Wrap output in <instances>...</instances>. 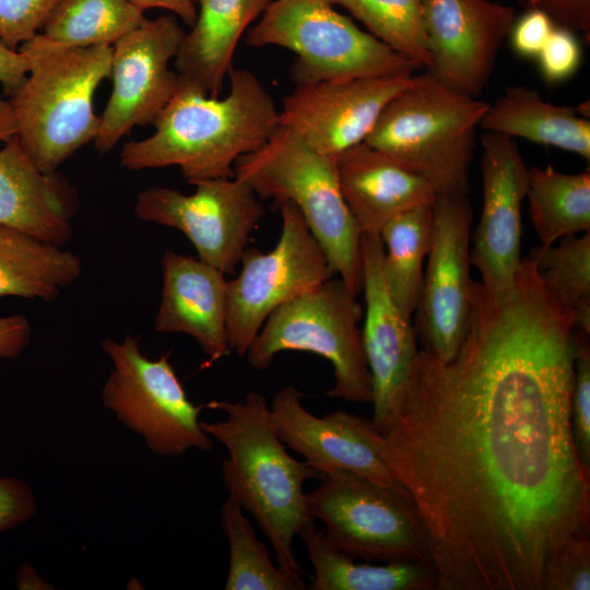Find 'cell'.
<instances>
[{
	"instance_id": "6da1fadb",
	"label": "cell",
	"mask_w": 590,
	"mask_h": 590,
	"mask_svg": "<svg viewBox=\"0 0 590 590\" xmlns=\"http://www.w3.org/2000/svg\"><path fill=\"white\" fill-rule=\"evenodd\" d=\"M571 334L524 258L506 291L472 281L450 361L418 350L377 447L426 529L437 590H542L553 554L589 535Z\"/></svg>"
},
{
	"instance_id": "7a4b0ae2",
	"label": "cell",
	"mask_w": 590,
	"mask_h": 590,
	"mask_svg": "<svg viewBox=\"0 0 590 590\" xmlns=\"http://www.w3.org/2000/svg\"><path fill=\"white\" fill-rule=\"evenodd\" d=\"M229 91L211 97L179 80L148 138L127 142L120 164L129 170L177 166L191 185L234 177L236 161L260 149L280 126L279 109L260 80L232 69Z\"/></svg>"
},
{
	"instance_id": "3957f363",
	"label": "cell",
	"mask_w": 590,
	"mask_h": 590,
	"mask_svg": "<svg viewBox=\"0 0 590 590\" xmlns=\"http://www.w3.org/2000/svg\"><path fill=\"white\" fill-rule=\"evenodd\" d=\"M203 406L223 411L225 421L206 423L202 429L227 450L223 484L257 521L274 551L278 566L305 588L293 542L314 518L304 484L320 474L290 456L279 438L271 409L261 393L250 391L244 401H211Z\"/></svg>"
},
{
	"instance_id": "277c9868",
	"label": "cell",
	"mask_w": 590,
	"mask_h": 590,
	"mask_svg": "<svg viewBox=\"0 0 590 590\" xmlns=\"http://www.w3.org/2000/svg\"><path fill=\"white\" fill-rule=\"evenodd\" d=\"M19 50L28 71L9 94L15 135L40 172L56 174L97 135L94 94L110 75L113 46L64 47L37 34Z\"/></svg>"
},
{
	"instance_id": "5b68a950",
	"label": "cell",
	"mask_w": 590,
	"mask_h": 590,
	"mask_svg": "<svg viewBox=\"0 0 590 590\" xmlns=\"http://www.w3.org/2000/svg\"><path fill=\"white\" fill-rule=\"evenodd\" d=\"M488 105L428 72L415 74L364 143L426 179L437 194H468L476 131Z\"/></svg>"
},
{
	"instance_id": "8992f818",
	"label": "cell",
	"mask_w": 590,
	"mask_h": 590,
	"mask_svg": "<svg viewBox=\"0 0 590 590\" xmlns=\"http://www.w3.org/2000/svg\"><path fill=\"white\" fill-rule=\"evenodd\" d=\"M234 176L260 200L293 203L334 272L357 296L363 290L362 229L341 191L337 162L279 126L257 151L240 156Z\"/></svg>"
},
{
	"instance_id": "52a82bcc",
	"label": "cell",
	"mask_w": 590,
	"mask_h": 590,
	"mask_svg": "<svg viewBox=\"0 0 590 590\" xmlns=\"http://www.w3.org/2000/svg\"><path fill=\"white\" fill-rule=\"evenodd\" d=\"M249 46H279L296 60V85L414 73L420 67L391 50L324 0H272L248 31Z\"/></svg>"
},
{
	"instance_id": "ba28073f",
	"label": "cell",
	"mask_w": 590,
	"mask_h": 590,
	"mask_svg": "<svg viewBox=\"0 0 590 590\" xmlns=\"http://www.w3.org/2000/svg\"><path fill=\"white\" fill-rule=\"evenodd\" d=\"M342 279L331 278L293 298L264 321L247 353L249 365L267 369L276 354L302 351L326 358L334 384L327 396L370 403L371 380L358 323L363 308Z\"/></svg>"
},
{
	"instance_id": "9c48e42d",
	"label": "cell",
	"mask_w": 590,
	"mask_h": 590,
	"mask_svg": "<svg viewBox=\"0 0 590 590\" xmlns=\"http://www.w3.org/2000/svg\"><path fill=\"white\" fill-rule=\"evenodd\" d=\"M319 479L306 502L310 516L324 523L330 545L353 558L433 564L426 529L409 494L342 470Z\"/></svg>"
},
{
	"instance_id": "30bf717a",
	"label": "cell",
	"mask_w": 590,
	"mask_h": 590,
	"mask_svg": "<svg viewBox=\"0 0 590 590\" xmlns=\"http://www.w3.org/2000/svg\"><path fill=\"white\" fill-rule=\"evenodd\" d=\"M102 347L114 366L103 388V403L152 452L176 457L190 449H212L213 440L200 425L203 405L187 397L169 353L150 359L141 352L140 338L129 334L121 342L105 339Z\"/></svg>"
},
{
	"instance_id": "8fae6325",
	"label": "cell",
	"mask_w": 590,
	"mask_h": 590,
	"mask_svg": "<svg viewBox=\"0 0 590 590\" xmlns=\"http://www.w3.org/2000/svg\"><path fill=\"white\" fill-rule=\"evenodd\" d=\"M282 231L269 252L246 248L240 271L226 284V327L231 351L245 356L270 314L334 276L328 258L291 202L276 205Z\"/></svg>"
},
{
	"instance_id": "7c38bea8",
	"label": "cell",
	"mask_w": 590,
	"mask_h": 590,
	"mask_svg": "<svg viewBox=\"0 0 590 590\" xmlns=\"http://www.w3.org/2000/svg\"><path fill=\"white\" fill-rule=\"evenodd\" d=\"M193 186L196 190L190 194L162 186L142 190L135 200V215L180 231L200 260L232 274L264 214L261 200L235 176L202 180Z\"/></svg>"
},
{
	"instance_id": "4fadbf2b",
	"label": "cell",
	"mask_w": 590,
	"mask_h": 590,
	"mask_svg": "<svg viewBox=\"0 0 590 590\" xmlns=\"http://www.w3.org/2000/svg\"><path fill=\"white\" fill-rule=\"evenodd\" d=\"M185 31L174 14L144 19L113 45V90L94 140L104 154L134 127L154 123L175 94L179 78L169 69Z\"/></svg>"
},
{
	"instance_id": "5bb4252c",
	"label": "cell",
	"mask_w": 590,
	"mask_h": 590,
	"mask_svg": "<svg viewBox=\"0 0 590 590\" xmlns=\"http://www.w3.org/2000/svg\"><path fill=\"white\" fill-rule=\"evenodd\" d=\"M432 212L417 326L423 350L448 362L463 340L470 310L472 211L468 194H437Z\"/></svg>"
},
{
	"instance_id": "9a60e30c",
	"label": "cell",
	"mask_w": 590,
	"mask_h": 590,
	"mask_svg": "<svg viewBox=\"0 0 590 590\" xmlns=\"http://www.w3.org/2000/svg\"><path fill=\"white\" fill-rule=\"evenodd\" d=\"M414 73L296 85L279 110V123L337 162L363 143L380 113L412 83Z\"/></svg>"
},
{
	"instance_id": "2e32d148",
	"label": "cell",
	"mask_w": 590,
	"mask_h": 590,
	"mask_svg": "<svg viewBox=\"0 0 590 590\" xmlns=\"http://www.w3.org/2000/svg\"><path fill=\"white\" fill-rule=\"evenodd\" d=\"M428 73L479 97L516 22L514 8L492 0H424Z\"/></svg>"
},
{
	"instance_id": "e0dca14e",
	"label": "cell",
	"mask_w": 590,
	"mask_h": 590,
	"mask_svg": "<svg viewBox=\"0 0 590 590\" xmlns=\"http://www.w3.org/2000/svg\"><path fill=\"white\" fill-rule=\"evenodd\" d=\"M481 173L483 209L473 236L470 262L493 292L514 285L521 263V205L528 173L514 138L483 131Z\"/></svg>"
},
{
	"instance_id": "ac0fdd59",
	"label": "cell",
	"mask_w": 590,
	"mask_h": 590,
	"mask_svg": "<svg viewBox=\"0 0 590 590\" xmlns=\"http://www.w3.org/2000/svg\"><path fill=\"white\" fill-rule=\"evenodd\" d=\"M302 398L298 389L285 386L270 406L284 445L319 474L347 471L409 494L380 456L371 420L341 410L318 417L302 405Z\"/></svg>"
},
{
	"instance_id": "d6986e66",
	"label": "cell",
	"mask_w": 590,
	"mask_h": 590,
	"mask_svg": "<svg viewBox=\"0 0 590 590\" xmlns=\"http://www.w3.org/2000/svg\"><path fill=\"white\" fill-rule=\"evenodd\" d=\"M378 233L362 234L365 323L363 350L370 374L373 418L382 435L391 424L398 401L417 355L416 331L397 307L387 290Z\"/></svg>"
},
{
	"instance_id": "ffe728a7",
	"label": "cell",
	"mask_w": 590,
	"mask_h": 590,
	"mask_svg": "<svg viewBox=\"0 0 590 590\" xmlns=\"http://www.w3.org/2000/svg\"><path fill=\"white\" fill-rule=\"evenodd\" d=\"M162 296L154 330L186 333L206 356L203 367L229 355L225 273L172 250L162 258Z\"/></svg>"
},
{
	"instance_id": "44dd1931",
	"label": "cell",
	"mask_w": 590,
	"mask_h": 590,
	"mask_svg": "<svg viewBox=\"0 0 590 590\" xmlns=\"http://www.w3.org/2000/svg\"><path fill=\"white\" fill-rule=\"evenodd\" d=\"M74 191L58 173L40 172L16 135L0 149V224L62 246L72 237Z\"/></svg>"
},
{
	"instance_id": "7402d4cb",
	"label": "cell",
	"mask_w": 590,
	"mask_h": 590,
	"mask_svg": "<svg viewBox=\"0 0 590 590\" xmlns=\"http://www.w3.org/2000/svg\"><path fill=\"white\" fill-rule=\"evenodd\" d=\"M344 200L363 233H378L393 216L433 204L437 193L420 175L361 143L337 161Z\"/></svg>"
},
{
	"instance_id": "603a6c76",
	"label": "cell",
	"mask_w": 590,
	"mask_h": 590,
	"mask_svg": "<svg viewBox=\"0 0 590 590\" xmlns=\"http://www.w3.org/2000/svg\"><path fill=\"white\" fill-rule=\"evenodd\" d=\"M197 19L175 57L181 82L217 97L233 69L237 44L272 0H194Z\"/></svg>"
},
{
	"instance_id": "cb8c5ba5",
	"label": "cell",
	"mask_w": 590,
	"mask_h": 590,
	"mask_svg": "<svg viewBox=\"0 0 590 590\" xmlns=\"http://www.w3.org/2000/svg\"><path fill=\"white\" fill-rule=\"evenodd\" d=\"M480 128L554 146L590 160V121L575 108L546 102L526 86H509L488 105Z\"/></svg>"
},
{
	"instance_id": "d4e9b609",
	"label": "cell",
	"mask_w": 590,
	"mask_h": 590,
	"mask_svg": "<svg viewBox=\"0 0 590 590\" xmlns=\"http://www.w3.org/2000/svg\"><path fill=\"white\" fill-rule=\"evenodd\" d=\"M298 535L315 569L310 585L314 590H437V573L432 563H357L330 545L314 521Z\"/></svg>"
},
{
	"instance_id": "484cf974",
	"label": "cell",
	"mask_w": 590,
	"mask_h": 590,
	"mask_svg": "<svg viewBox=\"0 0 590 590\" xmlns=\"http://www.w3.org/2000/svg\"><path fill=\"white\" fill-rule=\"evenodd\" d=\"M81 272L75 253L0 224V297L50 302Z\"/></svg>"
},
{
	"instance_id": "4316f807",
	"label": "cell",
	"mask_w": 590,
	"mask_h": 590,
	"mask_svg": "<svg viewBox=\"0 0 590 590\" xmlns=\"http://www.w3.org/2000/svg\"><path fill=\"white\" fill-rule=\"evenodd\" d=\"M529 213L541 246L590 232V169L565 174L553 166L531 167Z\"/></svg>"
},
{
	"instance_id": "83f0119b",
	"label": "cell",
	"mask_w": 590,
	"mask_h": 590,
	"mask_svg": "<svg viewBox=\"0 0 590 590\" xmlns=\"http://www.w3.org/2000/svg\"><path fill=\"white\" fill-rule=\"evenodd\" d=\"M432 219V204H424L393 216L379 232L387 290L410 320L420 299L423 262L430 245Z\"/></svg>"
},
{
	"instance_id": "f1b7e54d",
	"label": "cell",
	"mask_w": 590,
	"mask_h": 590,
	"mask_svg": "<svg viewBox=\"0 0 590 590\" xmlns=\"http://www.w3.org/2000/svg\"><path fill=\"white\" fill-rule=\"evenodd\" d=\"M144 19L129 0H58L38 34L64 47L113 46Z\"/></svg>"
},
{
	"instance_id": "f546056e",
	"label": "cell",
	"mask_w": 590,
	"mask_h": 590,
	"mask_svg": "<svg viewBox=\"0 0 590 590\" xmlns=\"http://www.w3.org/2000/svg\"><path fill=\"white\" fill-rule=\"evenodd\" d=\"M529 258L547 292L570 316L573 329L590 333V232L540 245Z\"/></svg>"
},
{
	"instance_id": "4dcf8cb0",
	"label": "cell",
	"mask_w": 590,
	"mask_h": 590,
	"mask_svg": "<svg viewBox=\"0 0 590 590\" xmlns=\"http://www.w3.org/2000/svg\"><path fill=\"white\" fill-rule=\"evenodd\" d=\"M240 503L228 495L221 512L229 545V569L225 590L304 589L275 566L266 545L257 538Z\"/></svg>"
},
{
	"instance_id": "1f68e13d",
	"label": "cell",
	"mask_w": 590,
	"mask_h": 590,
	"mask_svg": "<svg viewBox=\"0 0 590 590\" xmlns=\"http://www.w3.org/2000/svg\"><path fill=\"white\" fill-rule=\"evenodd\" d=\"M368 33L420 68L430 67L424 0H337Z\"/></svg>"
},
{
	"instance_id": "d6a6232c",
	"label": "cell",
	"mask_w": 590,
	"mask_h": 590,
	"mask_svg": "<svg viewBox=\"0 0 590 590\" xmlns=\"http://www.w3.org/2000/svg\"><path fill=\"white\" fill-rule=\"evenodd\" d=\"M574 385L571 435L578 459L590 475V345L589 333L573 329Z\"/></svg>"
},
{
	"instance_id": "836d02e7",
	"label": "cell",
	"mask_w": 590,
	"mask_h": 590,
	"mask_svg": "<svg viewBox=\"0 0 590 590\" xmlns=\"http://www.w3.org/2000/svg\"><path fill=\"white\" fill-rule=\"evenodd\" d=\"M590 589L589 535L568 540L546 563L542 590Z\"/></svg>"
},
{
	"instance_id": "e575fe53",
	"label": "cell",
	"mask_w": 590,
	"mask_h": 590,
	"mask_svg": "<svg viewBox=\"0 0 590 590\" xmlns=\"http://www.w3.org/2000/svg\"><path fill=\"white\" fill-rule=\"evenodd\" d=\"M58 0H0V38L12 49L35 37Z\"/></svg>"
},
{
	"instance_id": "d590c367",
	"label": "cell",
	"mask_w": 590,
	"mask_h": 590,
	"mask_svg": "<svg viewBox=\"0 0 590 590\" xmlns=\"http://www.w3.org/2000/svg\"><path fill=\"white\" fill-rule=\"evenodd\" d=\"M536 58L541 73L548 83L569 79L581 61V48L575 32L555 25Z\"/></svg>"
},
{
	"instance_id": "8d00e7d4",
	"label": "cell",
	"mask_w": 590,
	"mask_h": 590,
	"mask_svg": "<svg viewBox=\"0 0 590 590\" xmlns=\"http://www.w3.org/2000/svg\"><path fill=\"white\" fill-rule=\"evenodd\" d=\"M36 509L34 494L26 483L0 477V532L25 523Z\"/></svg>"
},
{
	"instance_id": "74e56055",
	"label": "cell",
	"mask_w": 590,
	"mask_h": 590,
	"mask_svg": "<svg viewBox=\"0 0 590 590\" xmlns=\"http://www.w3.org/2000/svg\"><path fill=\"white\" fill-rule=\"evenodd\" d=\"M555 25L546 14L528 10L512 26L509 35L512 48L522 57L536 58Z\"/></svg>"
},
{
	"instance_id": "f35d334b",
	"label": "cell",
	"mask_w": 590,
	"mask_h": 590,
	"mask_svg": "<svg viewBox=\"0 0 590 590\" xmlns=\"http://www.w3.org/2000/svg\"><path fill=\"white\" fill-rule=\"evenodd\" d=\"M528 10L546 14L556 25L573 32H590V0H518Z\"/></svg>"
},
{
	"instance_id": "ab89813d",
	"label": "cell",
	"mask_w": 590,
	"mask_h": 590,
	"mask_svg": "<svg viewBox=\"0 0 590 590\" xmlns=\"http://www.w3.org/2000/svg\"><path fill=\"white\" fill-rule=\"evenodd\" d=\"M32 329L23 315L0 317V358H16L30 344Z\"/></svg>"
},
{
	"instance_id": "60d3db41",
	"label": "cell",
	"mask_w": 590,
	"mask_h": 590,
	"mask_svg": "<svg viewBox=\"0 0 590 590\" xmlns=\"http://www.w3.org/2000/svg\"><path fill=\"white\" fill-rule=\"evenodd\" d=\"M28 62L23 52L12 49L0 38V84L10 94L25 79Z\"/></svg>"
},
{
	"instance_id": "b9f144b4",
	"label": "cell",
	"mask_w": 590,
	"mask_h": 590,
	"mask_svg": "<svg viewBox=\"0 0 590 590\" xmlns=\"http://www.w3.org/2000/svg\"><path fill=\"white\" fill-rule=\"evenodd\" d=\"M140 11L163 9L180 19L191 27L197 19V4L194 0H129Z\"/></svg>"
},
{
	"instance_id": "7bdbcfd3",
	"label": "cell",
	"mask_w": 590,
	"mask_h": 590,
	"mask_svg": "<svg viewBox=\"0 0 590 590\" xmlns=\"http://www.w3.org/2000/svg\"><path fill=\"white\" fill-rule=\"evenodd\" d=\"M16 133L11 104L0 98V143H7Z\"/></svg>"
},
{
	"instance_id": "ee69618b",
	"label": "cell",
	"mask_w": 590,
	"mask_h": 590,
	"mask_svg": "<svg viewBox=\"0 0 590 590\" xmlns=\"http://www.w3.org/2000/svg\"><path fill=\"white\" fill-rule=\"evenodd\" d=\"M324 1H327V2H329V3H331V4L334 5L337 0H324Z\"/></svg>"
}]
</instances>
